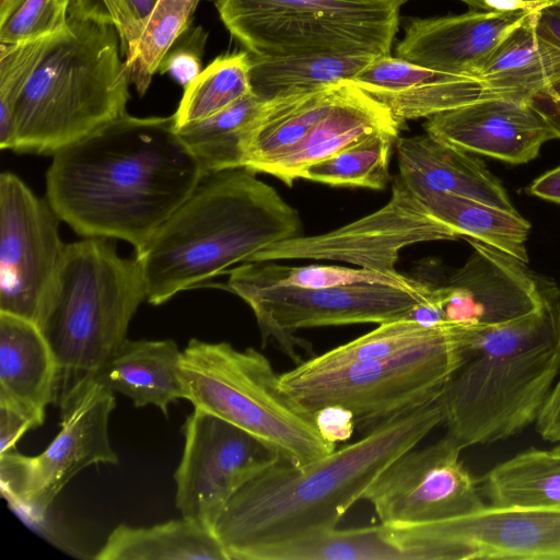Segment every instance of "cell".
<instances>
[{"instance_id":"23","label":"cell","mask_w":560,"mask_h":560,"mask_svg":"<svg viewBox=\"0 0 560 560\" xmlns=\"http://www.w3.org/2000/svg\"><path fill=\"white\" fill-rule=\"evenodd\" d=\"M180 353L172 339H127L92 380L127 396L135 407L152 405L167 416L168 406L184 398L178 370Z\"/></svg>"},{"instance_id":"28","label":"cell","mask_w":560,"mask_h":560,"mask_svg":"<svg viewBox=\"0 0 560 560\" xmlns=\"http://www.w3.org/2000/svg\"><path fill=\"white\" fill-rule=\"evenodd\" d=\"M428 211L458 237L485 243L528 262L529 222L517 211H506L448 192H413Z\"/></svg>"},{"instance_id":"13","label":"cell","mask_w":560,"mask_h":560,"mask_svg":"<svg viewBox=\"0 0 560 560\" xmlns=\"http://www.w3.org/2000/svg\"><path fill=\"white\" fill-rule=\"evenodd\" d=\"M47 198L15 174L0 175V312L39 324L66 244Z\"/></svg>"},{"instance_id":"19","label":"cell","mask_w":560,"mask_h":560,"mask_svg":"<svg viewBox=\"0 0 560 560\" xmlns=\"http://www.w3.org/2000/svg\"><path fill=\"white\" fill-rule=\"evenodd\" d=\"M527 13L470 10L458 15L409 19L396 57L439 72L476 78L489 55Z\"/></svg>"},{"instance_id":"12","label":"cell","mask_w":560,"mask_h":560,"mask_svg":"<svg viewBox=\"0 0 560 560\" xmlns=\"http://www.w3.org/2000/svg\"><path fill=\"white\" fill-rule=\"evenodd\" d=\"M456 238V233L433 217L398 177L389 201L373 213L323 234L299 235L271 244L250 261L335 260L396 275L399 272L395 266L404 247Z\"/></svg>"},{"instance_id":"22","label":"cell","mask_w":560,"mask_h":560,"mask_svg":"<svg viewBox=\"0 0 560 560\" xmlns=\"http://www.w3.org/2000/svg\"><path fill=\"white\" fill-rule=\"evenodd\" d=\"M57 363L40 328L20 316L0 312V404L44 423L55 402Z\"/></svg>"},{"instance_id":"4","label":"cell","mask_w":560,"mask_h":560,"mask_svg":"<svg viewBox=\"0 0 560 560\" xmlns=\"http://www.w3.org/2000/svg\"><path fill=\"white\" fill-rule=\"evenodd\" d=\"M131 85L116 25L98 0H71L14 114L15 152L50 154L128 115Z\"/></svg>"},{"instance_id":"35","label":"cell","mask_w":560,"mask_h":560,"mask_svg":"<svg viewBox=\"0 0 560 560\" xmlns=\"http://www.w3.org/2000/svg\"><path fill=\"white\" fill-rule=\"evenodd\" d=\"M460 328L466 327L453 323L425 325L411 318H399L382 323L377 328L357 339L302 361L295 369L306 373L317 372L353 361L382 358L417 347Z\"/></svg>"},{"instance_id":"1","label":"cell","mask_w":560,"mask_h":560,"mask_svg":"<svg viewBox=\"0 0 560 560\" xmlns=\"http://www.w3.org/2000/svg\"><path fill=\"white\" fill-rule=\"evenodd\" d=\"M205 175L172 116L126 115L52 154L46 198L77 234L122 240L137 254Z\"/></svg>"},{"instance_id":"39","label":"cell","mask_w":560,"mask_h":560,"mask_svg":"<svg viewBox=\"0 0 560 560\" xmlns=\"http://www.w3.org/2000/svg\"><path fill=\"white\" fill-rule=\"evenodd\" d=\"M71 0H0V44L49 37L68 22Z\"/></svg>"},{"instance_id":"49","label":"cell","mask_w":560,"mask_h":560,"mask_svg":"<svg viewBox=\"0 0 560 560\" xmlns=\"http://www.w3.org/2000/svg\"><path fill=\"white\" fill-rule=\"evenodd\" d=\"M558 1L560 0H520L522 9L528 12L539 11Z\"/></svg>"},{"instance_id":"38","label":"cell","mask_w":560,"mask_h":560,"mask_svg":"<svg viewBox=\"0 0 560 560\" xmlns=\"http://www.w3.org/2000/svg\"><path fill=\"white\" fill-rule=\"evenodd\" d=\"M51 37L20 44H0V148L2 150H11L18 102L43 59Z\"/></svg>"},{"instance_id":"32","label":"cell","mask_w":560,"mask_h":560,"mask_svg":"<svg viewBox=\"0 0 560 560\" xmlns=\"http://www.w3.org/2000/svg\"><path fill=\"white\" fill-rule=\"evenodd\" d=\"M226 282L256 287L291 285L303 289H324L353 283H382L401 289L423 292L433 287L404 276L389 275L365 268L339 266H284L273 260L248 261L228 271Z\"/></svg>"},{"instance_id":"24","label":"cell","mask_w":560,"mask_h":560,"mask_svg":"<svg viewBox=\"0 0 560 560\" xmlns=\"http://www.w3.org/2000/svg\"><path fill=\"white\" fill-rule=\"evenodd\" d=\"M248 560H433L427 542L400 527L338 529L254 551Z\"/></svg>"},{"instance_id":"20","label":"cell","mask_w":560,"mask_h":560,"mask_svg":"<svg viewBox=\"0 0 560 560\" xmlns=\"http://www.w3.org/2000/svg\"><path fill=\"white\" fill-rule=\"evenodd\" d=\"M399 178L412 191H441L517 211L498 177L470 153L428 133L398 137Z\"/></svg>"},{"instance_id":"30","label":"cell","mask_w":560,"mask_h":560,"mask_svg":"<svg viewBox=\"0 0 560 560\" xmlns=\"http://www.w3.org/2000/svg\"><path fill=\"white\" fill-rule=\"evenodd\" d=\"M478 483L492 505L560 508V462L551 450L523 451L497 464Z\"/></svg>"},{"instance_id":"48","label":"cell","mask_w":560,"mask_h":560,"mask_svg":"<svg viewBox=\"0 0 560 560\" xmlns=\"http://www.w3.org/2000/svg\"><path fill=\"white\" fill-rule=\"evenodd\" d=\"M489 10L510 12L523 10L520 0H483ZM528 12V11H527Z\"/></svg>"},{"instance_id":"9","label":"cell","mask_w":560,"mask_h":560,"mask_svg":"<svg viewBox=\"0 0 560 560\" xmlns=\"http://www.w3.org/2000/svg\"><path fill=\"white\" fill-rule=\"evenodd\" d=\"M231 36L257 57L389 55L394 0H214Z\"/></svg>"},{"instance_id":"11","label":"cell","mask_w":560,"mask_h":560,"mask_svg":"<svg viewBox=\"0 0 560 560\" xmlns=\"http://www.w3.org/2000/svg\"><path fill=\"white\" fill-rule=\"evenodd\" d=\"M226 288L253 310L262 345L273 340L296 364L302 362L301 350L312 352L310 342L295 336L298 329L405 318L438 295V287L416 292L382 283L303 289L226 282Z\"/></svg>"},{"instance_id":"31","label":"cell","mask_w":560,"mask_h":560,"mask_svg":"<svg viewBox=\"0 0 560 560\" xmlns=\"http://www.w3.org/2000/svg\"><path fill=\"white\" fill-rule=\"evenodd\" d=\"M265 104L250 92L211 117L175 128L206 175L244 167L246 141Z\"/></svg>"},{"instance_id":"40","label":"cell","mask_w":560,"mask_h":560,"mask_svg":"<svg viewBox=\"0 0 560 560\" xmlns=\"http://www.w3.org/2000/svg\"><path fill=\"white\" fill-rule=\"evenodd\" d=\"M116 25L125 59L133 51L155 0H98Z\"/></svg>"},{"instance_id":"36","label":"cell","mask_w":560,"mask_h":560,"mask_svg":"<svg viewBox=\"0 0 560 560\" xmlns=\"http://www.w3.org/2000/svg\"><path fill=\"white\" fill-rule=\"evenodd\" d=\"M200 0H155L131 55L126 59L131 84L143 96L171 48L189 26Z\"/></svg>"},{"instance_id":"51","label":"cell","mask_w":560,"mask_h":560,"mask_svg":"<svg viewBox=\"0 0 560 560\" xmlns=\"http://www.w3.org/2000/svg\"><path fill=\"white\" fill-rule=\"evenodd\" d=\"M551 452L553 453V455L558 458V460L560 462V443H558L557 446L552 447L551 448Z\"/></svg>"},{"instance_id":"17","label":"cell","mask_w":560,"mask_h":560,"mask_svg":"<svg viewBox=\"0 0 560 560\" xmlns=\"http://www.w3.org/2000/svg\"><path fill=\"white\" fill-rule=\"evenodd\" d=\"M472 252L438 287L445 322L468 329L508 323L541 307L551 289L523 261L485 243L466 238Z\"/></svg>"},{"instance_id":"18","label":"cell","mask_w":560,"mask_h":560,"mask_svg":"<svg viewBox=\"0 0 560 560\" xmlns=\"http://www.w3.org/2000/svg\"><path fill=\"white\" fill-rule=\"evenodd\" d=\"M423 127L425 133L463 151L515 165L530 162L544 143L555 139L527 102L500 97L435 114Z\"/></svg>"},{"instance_id":"16","label":"cell","mask_w":560,"mask_h":560,"mask_svg":"<svg viewBox=\"0 0 560 560\" xmlns=\"http://www.w3.org/2000/svg\"><path fill=\"white\" fill-rule=\"evenodd\" d=\"M400 526L429 540L439 560H560V508L486 504L459 517Z\"/></svg>"},{"instance_id":"26","label":"cell","mask_w":560,"mask_h":560,"mask_svg":"<svg viewBox=\"0 0 560 560\" xmlns=\"http://www.w3.org/2000/svg\"><path fill=\"white\" fill-rule=\"evenodd\" d=\"M345 81L266 101L245 145V166L254 170L285 152L332 108Z\"/></svg>"},{"instance_id":"43","label":"cell","mask_w":560,"mask_h":560,"mask_svg":"<svg viewBox=\"0 0 560 560\" xmlns=\"http://www.w3.org/2000/svg\"><path fill=\"white\" fill-rule=\"evenodd\" d=\"M535 429L544 441L560 443V374L535 420Z\"/></svg>"},{"instance_id":"5","label":"cell","mask_w":560,"mask_h":560,"mask_svg":"<svg viewBox=\"0 0 560 560\" xmlns=\"http://www.w3.org/2000/svg\"><path fill=\"white\" fill-rule=\"evenodd\" d=\"M468 359L441 397L446 434L463 448L518 434L535 422L560 374V292L504 324L468 329Z\"/></svg>"},{"instance_id":"42","label":"cell","mask_w":560,"mask_h":560,"mask_svg":"<svg viewBox=\"0 0 560 560\" xmlns=\"http://www.w3.org/2000/svg\"><path fill=\"white\" fill-rule=\"evenodd\" d=\"M314 421L319 434L336 444L349 440L357 428L353 413L339 405H329L314 413Z\"/></svg>"},{"instance_id":"3","label":"cell","mask_w":560,"mask_h":560,"mask_svg":"<svg viewBox=\"0 0 560 560\" xmlns=\"http://www.w3.org/2000/svg\"><path fill=\"white\" fill-rule=\"evenodd\" d=\"M301 230L298 211L256 172L209 173L135 256L147 301L161 305Z\"/></svg>"},{"instance_id":"45","label":"cell","mask_w":560,"mask_h":560,"mask_svg":"<svg viewBox=\"0 0 560 560\" xmlns=\"http://www.w3.org/2000/svg\"><path fill=\"white\" fill-rule=\"evenodd\" d=\"M161 69L167 71L183 86L191 82L202 70L199 56L186 48L168 52Z\"/></svg>"},{"instance_id":"50","label":"cell","mask_w":560,"mask_h":560,"mask_svg":"<svg viewBox=\"0 0 560 560\" xmlns=\"http://www.w3.org/2000/svg\"><path fill=\"white\" fill-rule=\"evenodd\" d=\"M394 1L400 8L404 3H406L410 0H394ZM459 1H463L464 3H466L468 7H470L474 10H479V11H488L489 10V8L487 7V4L485 3L483 0H459Z\"/></svg>"},{"instance_id":"29","label":"cell","mask_w":560,"mask_h":560,"mask_svg":"<svg viewBox=\"0 0 560 560\" xmlns=\"http://www.w3.org/2000/svg\"><path fill=\"white\" fill-rule=\"evenodd\" d=\"M375 56L295 55L257 57L250 55V90L262 101L316 90L354 77Z\"/></svg>"},{"instance_id":"10","label":"cell","mask_w":560,"mask_h":560,"mask_svg":"<svg viewBox=\"0 0 560 560\" xmlns=\"http://www.w3.org/2000/svg\"><path fill=\"white\" fill-rule=\"evenodd\" d=\"M60 431L38 455L15 451L0 455V483L8 503L33 522H42L57 495L82 469L117 464L109 435L115 396L88 378L59 405Z\"/></svg>"},{"instance_id":"34","label":"cell","mask_w":560,"mask_h":560,"mask_svg":"<svg viewBox=\"0 0 560 560\" xmlns=\"http://www.w3.org/2000/svg\"><path fill=\"white\" fill-rule=\"evenodd\" d=\"M250 54L226 52L213 59L186 86L174 113L175 127L199 121L225 109L252 92Z\"/></svg>"},{"instance_id":"37","label":"cell","mask_w":560,"mask_h":560,"mask_svg":"<svg viewBox=\"0 0 560 560\" xmlns=\"http://www.w3.org/2000/svg\"><path fill=\"white\" fill-rule=\"evenodd\" d=\"M365 92L383 103L400 126L408 120L429 118L479 100L493 98L479 79L460 75L399 92Z\"/></svg>"},{"instance_id":"41","label":"cell","mask_w":560,"mask_h":560,"mask_svg":"<svg viewBox=\"0 0 560 560\" xmlns=\"http://www.w3.org/2000/svg\"><path fill=\"white\" fill-rule=\"evenodd\" d=\"M528 104L544 119L555 139H560V60L545 85L529 97Z\"/></svg>"},{"instance_id":"15","label":"cell","mask_w":560,"mask_h":560,"mask_svg":"<svg viewBox=\"0 0 560 560\" xmlns=\"http://www.w3.org/2000/svg\"><path fill=\"white\" fill-rule=\"evenodd\" d=\"M464 448L450 435L397 457L363 500L381 523L424 524L459 517L486 505L478 483L460 459Z\"/></svg>"},{"instance_id":"46","label":"cell","mask_w":560,"mask_h":560,"mask_svg":"<svg viewBox=\"0 0 560 560\" xmlns=\"http://www.w3.org/2000/svg\"><path fill=\"white\" fill-rule=\"evenodd\" d=\"M536 33L545 43L560 48V1L536 12Z\"/></svg>"},{"instance_id":"8","label":"cell","mask_w":560,"mask_h":560,"mask_svg":"<svg viewBox=\"0 0 560 560\" xmlns=\"http://www.w3.org/2000/svg\"><path fill=\"white\" fill-rule=\"evenodd\" d=\"M467 330L375 359L353 361L317 372L295 368L280 374L282 390L303 411L329 405L349 409L357 428L369 430L404 412L440 399L468 359Z\"/></svg>"},{"instance_id":"6","label":"cell","mask_w":560,"mask_h":560,"mask_svg":"<svg viewBox=\"0 0 560 560\" xmlns=\"http://www.w3.org/2000/svg\"><path fill=\"white\" fill-rule=\"evenodd\" d=\"M106 237L66 244L38 327L56 359L58 406L127 340L147 300L138 259L120 257Z\"/></svg>"},{"instance_id":"25","label":"cell","mask_w":560,"mask_h":560,"mask_svg":"<svg viewBox=\"0 0 560 560\" xmlns=\"http://www.w3.org/2000/svg\"><path fill=\"white\" fill-rule=\"evenodd\" d=\"M536 12L527 13L493 49L477 73L491 97L527 102L553 73L560 48L536 33Z\"/></svg>"},{"instance_id":"21","label":"cell","mask_w":560,"mask_h":560,"mask_svg":"<svg viewBox=\"0 0 560 560\" xmlns=\"http://www.w3.org/2000/svg\"><path fill=\"white\" fill-rule=\"evenodd\" d=\"M390 110L352 81H345L332 108L295 145L258 165L254 172L272 175L288 186L319 162L380 128H399Z\"/></svg>"},{"instance_id":"7","label":"cell","mask_w":560,"mask_h":560,"mask_svg":"<svg viewBox=\"0 0 560 560\" xmlns=\"http://www.w3.org/2000/svg\"><path fill=\"white\" fill-rule=\"evenodd\" d=\"M179 377L184 398L195 409L253 434L282 459L304 465L336 450L280 386V374L254 348L196 338L182 350Z\"/></svg>"},{"instance_id":"14","label":"cell","mask_w":560,"mask_h":560,"mask_svg":"<svg viewBox=\"0 0 560 560\" xmlns=\"http://www.w3.org/2000/svg\"><path fill=\"white\" fill-rule=\"evenodd\" d=\"M183 432L174 474L176 508L182 517L213 530L234 493L281 457L253 434L199 409L188 416Z\"/></svg>"},{"instance_id":"47","label":"cell","mask_w":560,"mask_h":560,"mask_svg":"<svg viewBox=\"0 0 560 560\" xmlns=\"http://www.w3.org/2000/svg\"><path fill=\"white\" fill-rule=\"evenodd\" d=\"M527 192L534 197L560 203V165L534 179L527 187Z\"/></svg>"},{"instance_id":"33","label":"cell","mask_w":560,"mask_h":560,"mask_svg":"<svg viewBox=\"0 0 560 560\" xmlns=\"http://www.w3.org/2000/svg\"><path fill=\"white\" fill-rule=\"evenodd\" d=\"M399 128L376 129L339 152L304 170L302 179L330 186L383 190L389 180V160Z\"/></svg>"},{"instance_id":"44","label":"cell","mask_w":560,"mask_h":560,"mask_svg":"<svg viewBox=\"0 0 560 560\" xmlns=\"http://www.w3.org/2000/svg\"><path fill=\"white\" fill-rule=\"evenodd\" d=\"M37 428L24 413L0 404V455L14 451L21 436Z\"/></svg>"},{"instance_id":"27","label":"cell","mask_w":560,"mask_h":560,"mask_svg":"<svg viewBox=\"0 0 560 560\" xmlns=\"http://www.w3.org/2000/svg\"><path fill=\"white\" fill-rule=\"evenodd\" d=\"M96 560H230L213 530L182 517L150 527L120 524Z\"/></svg>"},{"instance_id":"2","label":"cell","mask_w":560,"mask_h":560,"mask_svg":"<svg viewBox=\"0 0 560 560\" xmlns=\"http://www.w3.org/2000/svg\"><path fill=\"white\" fill-rule=\"evenodd\" d=\"M444 422L442 399L404 412L304 465L278 459L228 501L213 533L230 560L337 528L397 457Z\"/></svg>"}]
</instances>
